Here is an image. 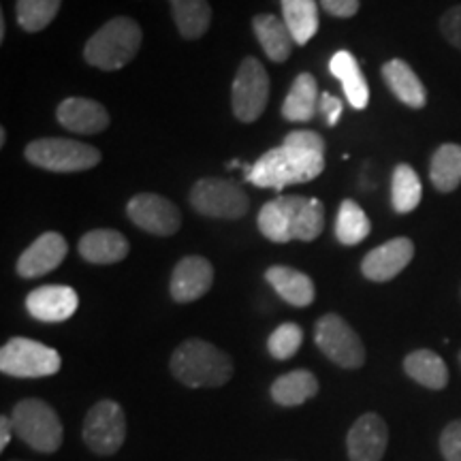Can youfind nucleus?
I'll return each mask as SVG.
<instances>
[{
    "label": "nucleus",
    "mask_w": 461,
    "mask_h": 461,
    "mask_svg": "<svg viewBox=\"0 0 461 461\" xmlns=\"http://www.w3.org/2000/svg\"><path fill=\"white\" fill-rule=\"evenodd\" d=\"M62 367L60 353L37 339L11 338L0 348V372L14 378L54 376Z\"/></svg>",
    "instance_id": "6"
},
{
    "label": "nucleus",
    "mask_w": 461,
    "mask_h": 461,
    "mask_svg": "<svg viewBox=\"0 0 461 461\" xmlns=\"http://www.w3.org/2000/svg\"><path fill=\"white\" fill-rule=\"evenodd\" d=\"M389 447V428L376 412L361 414L346 436L350 461H383Z\"/></svg>",
    "instance_id": "12"
},
{
    "label": "nucleus",
    "mask_w": 461,
    "mask_h": 461,
    "mask_svg": "<svg viewBox=\"0 0 461 461\" xmlns=\"http://www.w3.org/2000/svg\"><path fill=\"white\" fill-rule=\"evenodd\" d=\"M68 252L67 240L62 238L56 230H48L41 238H37L31 246L22 252L20 258H17V274L22 278L32 280L41 278V276L54 272V269L65 261Z\"/></svg>",
    "instance_id": "16"
},
{
    "label": "nucleus",
    "mask_w": 461,
    "mask_h": 461,
    "mask_svg": "<svg viewBox=\"0 0 461 461\" xmlns=\"http://www.w3.org/2000/svg\"><path fill=\"white\" fill-rule=\"evenodd\" d=\"M321 105L319 86L310 73H299L282 103V115L288 122H310Z\"/></svg>",
    "instance_id": "25"
},
{
    "label": "nucleus",
    "mask_w": 461,
    "mask_h": 461,
    "mask_svg": "<svg viewBox=\"0 0 461 461\" xmlns=\"http://www.w3.org/2000/svg\"><path fill=\"white\" fill-rule=\"evenodd\" d=\"M5 141H7V131L0 129V146H5Z\"/></svg>",
    "instance_id": "40"
},
{
    "label": "nucleus",
    "mask_w": 461,
    "mask_h": 461,
    "mask_svg": "<svg viewBox=\"0 0 461 461\" xmlns=\"http://www.w3.org/2000/svg\"><path fill=\"white\" fill-rule=\"evenodd\" d=\"M269 75L257 58H244L230 88V105L240 122H255L267 107Z\"/></svg>",
    "instance_id": "10"
},
{
    "label": "nucleus",
    "mask_w": 461,
    "mask_h": 461,
    "mask_svg": "<svg viewBox=\"0 0 461 461\" xmlns=\"http://www.w3.org/2000/svg\"><path fill=\"white\" fill-rule=\"evenodd\" d=\"M423 197V186L417 171L411 165L400 163L393 169V177H391V205L397 214H411L420 203Z\"/></svg>",
    "instance_id": "30"
},
{
    "label": "nucleus",
    "mask_w": 461,
    "mask_h": 461,
    "mask_svg": "<svg viewBox=\"0 0 461 461\" xmlns=\"http://www.w3.org/2000/svg\"><path fill=\"white\" fill-rule=\"evenodd\" d=\"M56 118L60 126L77 135H96L109 126V113L99 101L71 96L56 109Z\"/></svg>",
    "instance_id": "18"
},
{
    "label": "nucleus",
    "mask_w": 461,
    "mask_h": 461,
    "mask_svg": "<svg viewBox=\"0 0 461 461\" xmlns=\"http://www.w3.org/2000/svg\"><path fill=\"white\" fill-rule=\"evenodd\" d=\"M414 257V244L408 238L389 240L374 248L361 261V274L372 282H389L400 276Z\"/></svg>",
    "instance_id": "14"
},
{
    "label": "nucleus",
    "mask_w": 461,
    "mask_h": 461,
    "mask_svg": "<svg viewBox=\"0 0 461 461\" xmlns=\"http://www.w3.org/2000/svg\"><path fill=\"white\" fill-rule=\"evenodd\" d=\"M305 201L308 197L288 194V197H276L265 203L258 212V229L265 238L276 244H286V241L295 240L299 214H302Z\"/></svg>",
    "instance_id": "13"
},
{
    "label": "nucleus",
    "mask_w": 461,
    "mask_h": 461,
    "mask_svg": "<svg viewBox=\"0 0 461 461\" xmlns=\"http://www.w3.org/2000/svg\"><path fill=\"white\" fill-rule=\"evenodd\" d=\"M265 280L286 303L295 308H308L314 302L316 288L310 276H305L299 269L286 267V265H274L265 272Z\"/></svg>",
    "instance_id": "21"
},
{
    "label": "nucleus",
    "mask_w": 461,
    "mask_h": 461,
    "mask_svg": "<svg viewBox=\"0 0 461 461\" xmlns=\"http://www.w3.org/2000/svg\"><path fill=\"white\" fill-rule=\"evenodd\" d=\"M62 0H17L15 17L20 28L26 32H39L48 28L58 11H60Z\"/></svg>",
    "instance_id": "32"
},
{
    "label": "nucleus",
    "mask_w": 461,
    "mask_h": 461,
    "mask_svg": "<svg viewBox=\"0 0 461 461\" xmlns=\"http://www.w3.org/2000/svg\"><path fill=\"white\" fill-rule=\"evenodd\" d=\"M5 34H7V24H5V15H0V41H5Z\"/></svg>",
    "instance_id": "39"
},
{
    "label": "nucleus",
    "mask_w": 461,
    "mask_h": 461,
    "mask_svg": "<svg viewBox=\"0 0 461 461\" xmlns=\"http://www.w3.org/2000/svg\"><path fill=\"white\" fill-rule=\"evenodd\" d=\"M319 109L322 113H325L327 124L336 126L339 122V115H342V101H339L338 96L330 95V92H322Z\"/></svg>",
    "instance_id": "37"
},
{
    "label": "nucleus",
    "mask_w": 461,
    "mask_h": 461,
    "mask_svg": "<svg viewBox=\"0 0 461 461\" xmlns=\"http://www.w3.org/2000/svg\"><path fill=\"white\" fill-rule=\"evenodd\" d=\"M330 71L333 77L339 79L342 84L346 99H348L350 107L355 109H366L370 103V88H367L366 77L357 62V58L350 54L348 50H339L331 56L330 60Z\"/></svg>",
    "instance_id": "22"
},
{
    "label": "nucleus",
    "mask_w": 461,
    "mask_h": 461,
    "mask_svg": "<svg viewBox=\"0 0 461 461\" xmlns=\"http://www.w3.org/2000/svg\"><path fill=\"white\" fill-rule=\"evenodd\" d=\"M126 214H129L132 224H137L146 233L158 235V238H171L182 227L180 210L163 194H135L126 205Z\"/></svg>",
    "instance_id": "11"
},
{
    "label": "nucleus",
    "mask_w": 461,
    "mask_h": 461,
    "mask_svg": "<svg viewBox=\"0 0 461 461\" xmlns=\"http://www.w3.org/2000/svg\"><path fill=\"white\" fill-rule=\"evenodd\" d=\"M169 370L184 387L216 389L233 378V361L218 346L190 338L173 350Z\"/></svg>",
    "instance_id": "2"
},
{
    "label": "nucleus",
    "mask_w": 461,
    "mask_h": 461,
    "mask_svg": "<svg viewBox=\"0 0 461 461\" xmlns=\"http://www.w3.org/2000/svg\"><path fill=\"white\" fill-rule=\"evenodd\" d=\"M252 28L265 56L272 62H285L295 48V39L278 15L258 14L252 17Z\"/></svg>",
    "instance_id": "23"
},
{
    "label": "nucleus",
    "mask_w": 461,
    "mask_h": 461,
    "mask_svg": "<svg viewBox=\"0 0 461 461\" xmlns=\"http://www.w3.org/2000/svg\"><path fill=\"white\" fill-rule=\"evenodd\" d=\"M403 372L411 376L420 387L431 391H442L448 384V367L445 359L434 350L420 348L412 350L403 359Z\"/></svg>",
    "instance_id": "26"
},
{
    "label": "nucleus",
    "mask_w": 461,
    "mask_h": 461,
    "mask_svg": "<svg viewBox=\"0 0 461 461\" xmlns=\"http://www.w3.org/2000/svg\"><path fill=\"white\" fill-rule=\"evenodd\" d=\"M303 344V330L295 322H282L280 327H276L272 336L267 338V350L274 359L286 361L302 348Z\"/></svg>",
    "instance_id": "33"
},
{
    "label": "nucleus",
    "mask_w": 461,
    "mask_h": 461,
    "mask_svg": "<svg viewBox=\"0 0 461 461\" xmlns=\"http://www.w3.org/2000/svg\"><path fill=\"white\" fill-rule=\"evenodd\" d=\"M440 32L453 48L461 51V5L451 7L445 15L440 17Z\"/></svg>",
    "instance_id": "35"
},
{
    "label": "nucleus",
    "mask_w": 461,
    "mask_h": 461,
    "mask_svg": "<svg viewBox=\"0 0 461 461\" xmlns=\"http://www.w3.org/2000/svg\"><path fill=\"white\" fill-rule=\"evenodd\" d=\"M79 297L71 286L45 285L34 288L26 297V310L41 322H62L77 312Z\"/></svg>",
    "instance_id": "17"
},
{
    "label": "nucleus",
    "mask_w": 461,
    "mask_h": 461,
    "mask_svg": "<svg viewBox=\"0 0 461 461\" xmlns=\"http://www.w3.org/2000/svg\"><path fill=\"white\" fill-rule=\"evenodd\" d=\"M177 32L193 41L201 39L212 24V7L207 0H169Z\"/></svg>",
    "instance_id": "27"
},
{
    "label": "nucleus",
    "mask_w": 461,
    "mask_h": 461,
    "mask_svg": "<svg viewBox=\"0 0 461 461\" xmlns=\"http://www.w3.org/2000/svg\"><path fill=\"white\" fill-rule=\"evenodd\" d=\"M141 26L131 17H113L88 39L84 58L90 67L101 71H118L129 65L141 48Z\"/></svg>",
    "instance_id": "3"
},
{
    "label": "nucleus",
    "mask_w": 461,
    "mask_h": 461,
    "mask_svg": "<svg viewBox=\"0 0 461 461\" xmlns=\"http://www.w3.org/2000/svg\"><path fill=\"white\" fill-rule=\"evenodd\" d=\"M24 157L31 165L39 169L54 173H75L88 171L101 163V152L88 143L60 140V137H48L28 143Z\"/></svg>",
    "instance_id": "5"
},
{
    "label": "nucleus",
    "mask_w": 461,
    "mask_h": 461,
    "mask_svg": "<svg viewBox=\"0 0 461 461\" xmlns=\"http://www.w3.org/2000/svg\"><path fill=\"white\" fill-rule=\"evenodd\" d=\"M459 363H461V350H459Z\"/></svg>",
    "instance_id": "41"
},
{
    "label": "nucleus",
    "mask_w": 461,
    "mask_h": 461,
    "mask_svg": "<svg viewBox=\"0 0 461 461\" xmlns=\"http://www.w3.org/2000/svg\"><path fill=\"white\" fill-rule=\"evenodd\" d=\"M429 180L440 193H453L461 184V146L442 143L431 157Z\"/></svg>",
    "instance_id": "29"
},
{
    "label": "nucleus",
    "mask_w": 461,
    "mask_h": 461,
    "mask_svg": "<svg viewBox=\"0 0 461 461\" xmlns=\"http://www.w3.org/2000/svg\"><path fill=\"white\" fill-rule=\"evenodd\" d=\"M282 17L291 31L295 45H308L319 32V7L316 0H280Z\"/></svg>",
    "instance_id": "28"
},
{
    "label": "nucleus",
    "mask_w": 461,
    "mask_h": 461,
    "mask_svg": "<svg viewBox=\"0 0 461 461\" xmlns=\"http://www.w3.org/2000/svg\"><path fill=\"white\" fill-rule=\"evenodd\" d=\"M325 169V140L314 131L288 132L280 148L269 149L252 167L246 180L258 188L282 190L288 184H303Z\"/></svg>",
    "instance_id": "1"
},
{
    "label": "nucleus",
    "mask_w": 461,
    "mask_h": 461,
    "mask_svg": "<svg viewBox=\"0 0 461 461\" xmlns=\"http://www.w3.org/2000/svg\"><path fill=\"white\" fill-rule=\"evenodd\" d=\"M190 205L203 216L240 221L250 210V199L240 184L221 177H203L190 188Z\"/></svg>",
    "instance_id": "8"
},
{
    "label": "nucleus",
    "mask_w": 461,
    "mask_h": 461,
    "mask_svg": "<svg viewBox=\"0 0 461 461\" xmlns=\"http://www.w3.org/2000/svg\"><path fill=\"white\" fill-rule=\"evenodd\" d=\"M11 423H14L15 436L26 442L32 451L56 453L62 447L65 429H62L60 417L48 402L37 400V397L17 402L11 412Z\"/></svg>",
    "instance_id": "4"
},
{
    "label": "nucleus",
    "mask_w": 461,
    "mask_h": 461,
    "mask_svg": "<svg viewBox=\"0 0 461 461\" xmlns=\"http://www.w3.org/2000/svg\"><path fill=\"white\" fill-rule=\"evenodd\" d=\"M86 447L99 457H112L126 440V414L118 402L101 400L90 408L82 425Z\"/></svg>",
    "instance_id": "9"
},
{
    "label": "nucleus",
    "mask_w": 461,
    "mask_h": 461,
    "mask_svg": "<svg viewBox=\"0 0 461 461\" xmlns=\"http://www.w3.org/2000/svg\"><path fill=\"white\" fill-rule=\"evenodd\" d=\"M372 222L353 199H344L338 210L336 238L344 246H357L370 235Z\"/></svg>",
    "instance_id": "31"
},
{
    "label": "nucleus",
    "mask_w": 461,
    "mask_h": 461,
    "mask_svg": "<svg viewBox=\"0 0 461 461\" xmlns=\"http://www.w3.org/2000/svg\"><path fill=\"white\" fill-rule=\"evenodd\" d=\"M214 285V267L205 257H186L173 267L169 293L177 303L197 302Z\"/></svg>",
    "instance_id": "15"
},
{
    "label": "nucleus",
    "mask_w": 461,
    "mask_h": 461,
    "mask_svg": "<svg viewBox=\"0 0 461 461\" xmlns=\"http://www.w3.org/2000/svg\"><path fill=\"white\" fill-rule=\"evenodd\" d=\"M440 453L445 461H461V419L451 420L440 434Z\"/></svg>",
    "instance_id": "34"
},
{
    "label": "nucleus",
    "mask_w": 461,
    "mask_h": 461,
    "mask_svg": "<svg viewBox=\"0 0 461 461\" xmlns=\"http://www.w3.org/2000/svg\"><path fill=\"white\" fill-rule=\"evenodd\" d=\"M383 77L384 84L389 86V90L393 92L395 99L403 103L406 107L423 109L428 105V90H425L419 75L414 73V68L406 60L393 58V60L384 62Z\"/></svg>",
    "instance_id": "20"
},
{
    "label": "nucleus",
    "mask_w": 461,
    "mask_h": 461,
    "mask_svg": "<svg viewBox=\"0 0 461 461\" xmlns=\"http://www.w3.org/2000/svg\"><path fill=\"white\" fill-rule=\"evenodd\" d=\"M314 342L327 359L344 370H359L366 363V346L359 333L339 314H325L316 321Z\"/></svg>",
    "instance_id": "7"
},
{
    "label": "nucleus",
    "mask_w": 461,
    "mask_h": 461,
    "mask_svg": "<svg viewBox=\"0 0 461 461\" xmlns=\"http://www.w3.org/2000/svg\"><path fill=\"white\" fill-rule=\"evenodd\" d=\"M84 261L92 265H112L120 263L129 255V240L115 229H95L88 230L77 246Z\"/></svg>",
    "instance_id": "19"
},
{
    "label": "nucleus",
    "mask_w": 461,
    "mask_h": 461,
    "mask_svg": "<svg viewBox=\"0 0 461 461\" xmlns=\"http://www.w3.org/2000/svg\"><path fill=\"white\" fill-rule=\"evenodd\" d=\"M321 7L333 17H355L359 14V0H321Z\"/></svg>",
    "instance_id": "36"
},
{
    "label": "nucleus",
    "mask_w": 461,
    "mask_h": 461,
    "mask_svg": "<svg viewBox=\"0 0 461 461\" xmlns=\"http://www.w3.org/2000/svg\"><path fill=\"white\" fill-rule=\"evenodd\" d=\"M269 393L282 408L302 406V403L312 400L319 393V378L310 370H293L276 378Z\"/></svg>",
    "instance_id": "24"
},
{
    "label": "nucleus",
    "mask_w": 461,
    "mask_h": 461,
    "mask_svg": "<svg viewBox=\"0 0 461 461\" xmlns=\"http://www.w3.org/2000/svg\"><path fill=\"white\" fill-rule=\"evenodd\" d=\"M14 423H11V417H7V414H3L0 417V451H5L7 448V445L11 442V436H14Z\"/></svg>",
    "instance_id": "38"
}]
</instances>
